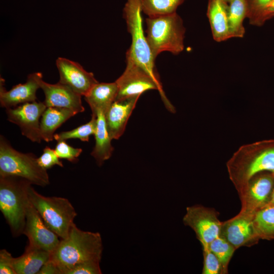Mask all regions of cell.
I'll return each instance as SVG.
<instances>
[{"label": "cell", "instance_id": "28", "mask_svg": "<svg viewBox=\"0 0 274 274\" xmlns=\"http://www.w3.org/2000/svg\"><path fill=\"white\" fill-rule=\"evenodd\" d=\"M209 246L220 261L223 273H227L228 265L236 250L235 248L220 235L211 242Z\"/></svg>", "mask_w": 274, "mask_h": 274}, {"label": "cell", "instance_id": "18", "mask_svg": "<svg viewBox=\"0 0 274 274\" xmlns=\"http://www.w3.org/2000/svg\"><path fill=\"white\" fill-rule=\"evenodd\" d=\"M228 4L224 0H208L207 16L213 39L217 42L230 38L228 25Z\"/></svg>", "mask_w": 274, "mask_h": 274}, {"label": "cell", "instance_id": "10", "mask_svg": "<svg viewBox=\"0 0 274 274\" xmlns=\"http://www.w3.org/2000/svg\"><path fill=\"white\" fill-rule=\"evenodd\" d=\"M46 108L44 102L35 101L6 109V113L8 120L18 126L22 135L40 143V120Z\"/></svg>", "mask_w": 274, "mask_h": 274}, {"label": "cell", "instance_id": "19", "mask_svg": "<svg viewBox=\"0 0 274 274\" xmlns=\"http://www.w3.org/2000/svg\"><path fill=\"white\" fill-rule=\"evenodd\" d=\"M118 94L116 83H99L95 84L84 96L90 107L92 114L96 116L98 111L104 113L116 100Z\"/></svg>", "mask_w": 274, "mask_h": 274}, {"label": "cell", "instance_id": "22", "mask_svg": "<svg viewBox=\"0 0 274 274\" xmlns=\"http://www.w3.org/2000/svg\"><path fill=\"white\" fill-rule=\"evenodd\" d=\"M51 254L45 250L26 247L21 256L14 258L13 268L16 274H38L50 259Z\"/></svg>", "mask_w": 274, "mask_h": 274}, {"label": "cell", "instance_id": "3", "mask_svg": "<svg viewBox=\"0 0 274 274\" xmlns=\"http://www.w3.org/2000/svg\"><path fill=\"white\" fill-rule=\"evenodd\" d=\"M146 38L155 59L167 51L178 55L184 49L186 28L177 12L146 19Z\"/></svg>", "mask_w": 274, "mask_h": 274}, {"label": "cell", "instance_id": "21", "mask_svg": "<svg viewBox=\"0 0 274 274\" xmlns=\"http://www.w3.org/2000/svg\"><path fill=\"white\" fill-rule=\"evenodd\" d=\"M97 124L95 133V146L91 153L98 166L112 156L114 148L111 144V138L108 131L105 113L101 111L96 114Z\"/></svg>", "mask_w": 274, "mask_h": 274}, {"label": "cell", "instance_id": "25", "mask_svg": "<svg viewBox=\"0 0 274 274\" xmlns=\"http://www.w3.org/2000/svg\"><path fill=\"white\" fill-rule=\"evenodd\" d=\"M143 13L148 17L164 15L177 12L185 0H139Z\"/></svg>", "mask_w": 274, "mask_h": 274}, {"label": "cell", "instance_id": "11", "mask_svg": "<svg viewBox=\"0 0 274 274\" xmlns=\"http://www.w3.org/2000/svg\"><path fill=\"white\" fill-rule=\"evenodd\" d=\"M260 174L252 178L238 195L242 204L241 214L253 217L270 202L274 187V174Z\"/></svg>", "mask_w": 274, "mask_h": 274}, {"label": "cell", "instance_id": "13", "mask_svg": "<svg viewBox=\"0 0 274 274\" xmlns=\"http://www.w3.org/2000/svg\"><path fill=\"white\" fill-rule=\"evenodd\" d=\"M253 218L239 213L222 222L220 235L235 249L256 244L260 238L254 227Z\"/></svg>", "mask_w": 274, "mask_h": 274}, {"label": "cell", "instance_id": "7", "mask_svg": "<svg viewBox=\"0 0 274 274\" xmlns=\"http://www.w3.org/2000/svg\"><path fill=\"white\" fill-rule=\"evenodd\" d=\"M142 10L139 0H127L123 9V16L127 30L131 37V44L126 57L141 65L155 78L159 77L155 60L143 29Z\"/></svg>", "mask_w": 274, "mask_h": 274}, {"label": "cell", "instance_id": "27", "mask_svg": "<svg viewBox=\"0 0 274 274\" xmlns=\"http://www.w3.org/2000/svg\"><path fill=\"white\" fill-rule=\"evenodd\" d=\"M96 124L97 117L91 115V119L88 122L72 130L56 133L54 135V139L59 141L77 139L82 142H88L89 136L95 133Z\"/></svg>", "mask_w": 274, "mask_h": 274}, {"label": "cell", "instance_id": "33", "mask_svg": "<svg viewBox=\"0 0 274 274\" xmlns=\"http://www.w3.org/2000/svg\"><path fill=\"white\" fill-rule=\"evenodd\" d=\"M14 258L6 249L0 251V273L16 274L13 268Z\"/></svg>", "mask_w": 274, "mask_h": 274}, {"label": "cell", "instance_id": "15", "mask_svg": "<svg viewBox=\"0 0 274 274\" xmlns=\"http://www.w3.org/2000/svg\"><path fill=\"white\" fill-rule=\"evenodd\" d=\"M40 88L45 94L44 101L47 107H60L71 109L77 114L84 111L82 96L68 86L58 82L50 84L43 80V76L39 79Z\"/></svg>", "mask_w": 274, "mask_h": 274}, {"label": "cell", "instance_id": "14", "mask_svg": "<svg viewBox=\"0 0 274 274\" xmlns=\"http://www.w3.org/2000/svg\"><path fill=\"white\" fill-rule=\"evenodd\" d=\"M56 65L59 74V82L84 96L98 82L91 72L86 71L79 63L64 57H58Z\"/></svg>", "mask_w": 274, "mask_h": 274}, {"label": "cell", "instance_id": "2", "mask_svg": "<svg viewBox=\"0 0 274 274\" xmlns=\"http://www.w3.org/2000/svg\"><path fill=\"white\" fill-rule=\"evenodd\" d=\"M102 243L99 232L83 231L74 224L67 236L60 241L50 259L58 267L61 274L72 267L87 261L100 262Z\"/></svg>", "mask_w": 274, "mask_h": 274}, {"label": "cell", "instance_id": "36", "mask_svg": "<svg viewBox=\"0 0 274 274\" xmlns=\"http://www.w3.org/2000/svg\"><path fill=\"white\" fill-rule=\"evenodd\" d=\"M269 203L274 205V187L272 190L271 199Z\"/></svg>", "mask_w": 274, "mask_h": 274}, {"label": "cell", "instance_id": "20", "mask_svg": "<svg viewBox=\"0 0 274 274\" xmlns=\"http://www.w3.org/2000/svg\"><path fill=\"white\" fill-rule=\"evenodd\" d=\"M77 113L69 109L60 107H47L40 120V134L42 140L51 142L54 132L63 123Z\"/></svg>", "mask_w": 274, "mask_h": 274}, {"label": "cell", "instance_id": "23", "mask_svg": "<svg viewBox=\"0 0 274 274\" xmlns=\"http://www.w3.org/2000/svg\"><path fill=\"white\" fill-rule=\"evenodd\" d=\"M247 18L245 0H233L228 3V25L230 38H242L245 33L243 22Z\"/></svg>", "mask_w": 274, "mask_h": 274}, {"label": "cell", "instance_id": "8", "mask_svg": "<svg viewBox=\"0 0 274 274\" xmlns=\"http://www.w3.org/2000/svg\"><path fill=\"white\" fill-rule=\"evenodd\" d=\"M123 74L116 80L118 94L116 100L139 96L152 89L157 90L166 107L174 112L175 109L165 96L159 80L153 77L147 71L128 57Z\"/></svg>", "mask_w": 274, "mask_h": 274}, {"label": "cell", "instance_id": "34", "mask_svg": "<svg viewBox=\"0 0 274 274\" xmlns=\"http://www.w3.org/2000/svg\"><path fill=\"white\" fill-rule=\"evenodd\" d=\"M38 274H61V271L50 259L42 267Z\"/></svg>", "mask_w": 274, "mask_h": 274}, {"label": "cell", "instance_id": "30", "mask_svg": "<svg viewBox=\"0 0 274 274\" xmlns=\"http://www.w3.org/2000/svg\"><path fill=\"white\" fill-rule=\"evenodd\" d=\"M55 151L60 159H64L73 163L79 160L78 157L82 152L81 148H74L65 141H57Z\"/></svg>", "mask_w": 274, "mask_h": 274}, {"label": "cell", "instance_id": "1", "mask_svg": "<svg viewBox=\"0 0 274 274\" xmlns=\"http://www.w3.org/2000/svg\"><path fill=\"white\" fill-rule=\"evenodd\" d=\"M229 177L238 195L250 180L264 171L274 174V141L244 145L226 163Z\"/></svg>", "mask_w": 274, "mask_h": 274}, {"label": "cell", "instance_id": "12", "mask_svg": "<svg viewBox=\"0 0 274 274\" xmlns=\"http://www.w3.org/2000/svg\"><path fill=\"white\" fill-rule=\"evenodd\" d=\"M23 234L28 239L27 248L41 249L51 253L60 241L59 237L46 226L30 201L26 210Z\"/></svg>", "mask_w": 274, "mask_h": 274}, {"label": "cell", "instance_id": "17", "mask_svg": "<svg viewBox=\"0 0 274 274\" xmlns=\"http://www.w3.org/2000/svg\"><path fill=\"white\" fill-rule=\"evenodd\" d=\"M139 97L115 100L105 113L107 128L112 140L118 139L123 134Z\"/></svg>", "mask_w": 274, "mask_h": 274}, {"label": "cell", "instance_id": "37", "mask_svg": "<svg viewBox=\"0 0 274 274\" xmlns=\"http://www.w3.org/2000/svg\"><path fill=\"white\" fill-rule=\"evenodd\" d=\"M225 2H226L227 3H229L230 2L233 1V0H224Z\"/></svg>", "mask_w": 274, "mask_h": 274}, {"label": "cell", "instance_id": "16", "mask_svg": "<svg viewBox=\"0 0 274 274\" xmlns=\"http://www.w3.org/2000/svg\"><path fill=\"white\" fill-rule=\"evenodd\" d=\"M43 76L40 72L29 74L26 81L14 86L10 90L4 86V79L0 81V104L5 109L12 108L19 105L36 101V92L40 88L39 79Z\"/></svg>", "mask_w": 274, "mask_h": 274}, {"label": "cell", "instance_id": "4", "mask_svg": "<svg viewBox=\"0 0 274 274\" xmlns=\"http://www.w3.org/2000/svg\"><path fill=\"white\" fill-rule=\"evenodd\" d=\"M31 185L20 177H0V210L14 236L23 234Z\"/></svg>", "mask_w": 274, "mask_h": 274}, {"label": "cell", "instance_id": "26", "mask_svg": "<svg viewBox=\"0 0 274 274\" xmlns=\"http://www.w3.org/2000/svg\"><path fill=\"white\" fill-rule=\"evenodd\" d=\"M247 18L250 24L260 26L268 19L274 16L268 9L272 0H245Z\"/></svg>", "mask_w": 274, "mask_h": 274}, {"label": "cell", "instance_id": "5", "mask_svg": "<svg viewBox=\"0 0 274 274\" xmlns=\"http://www.w3.org/2000/svg\"><path fill=\"white\" fill-rule=\"evenodd\" d=\"M32 153L20 152L12 147L3 135L0 137V177L15 176L24 179L32 185L45 187L49 184L47 170Z\"/></svg>", "mask_w": 274, "mask_h": 274}, {"label": "cell", "instance_id": "24", "mask_svg": "<svg viewBox=\"0 0 274 274\" xmlns=\"http://www.w3.org/2000/svg\"><path fill=\"white\" fill-rule=\"evenodd\" d=\"M253 221L259 238L274 239V205L268 203L261 209Z\"/></svg>", "mask_w": 274, "mask_h": 274}, {"label": "cell", "instance_id": "9", "mask_svg": "<svg viewBox=\"0 0 274 274\" xmlns=\"http://www.w3.org/2000/svg\"><path fill=\"white\" fill-rule=\"evenodd\" d=\"M218 217L215 210L195 205L186 208L183 222L195 232L201 245H209L220 234L222 222Z\"/></svg>", "mask_w": 274, "mask_h": 274}, {"label": "cell", "instance_id": "29", "mask_svg": "<svg viewBox=\"0 0 274 274\" xmlns=\"http://www.w3.org/2000/svg\"><path fill=\"white\" fill-rule=\"evenodd\" d=\"M203 255L202 274L223 273L221 263L209 245H201Z\"/></svg>", "mask_w": 274, "mask_h": 274}, {"label": "cell", "instance_id": "32", "mask_svg": "<svg viewBox=\"0 0 274 274\" xmlns=\"http://www.w3.org/2000/svg\"><path fill=\"white\" fill-rule=\"evenodd\" d=\"M99 261H87L79 264L70 269L66 274H101Z\"/></svg>", "mask_w": 274, "mask_h": 274}, {"label": "cell", "instance_id": "6", "mask_svg": "<svg viewBox=\"0 0 274 274\" xmlns=\"http://www.w3.org/2000/svg\"><path fill=\"white\" fill-rule=\"evenodd\" d=\"M31 185L28 189L30 203L51 230L60 239L66 238L77 215L74 207L67 198L45 196L36 191Z\"/></svg>", "mask_w": 274, "mask_h": 274}, {"label": "cell", "instance_id": "35", "mask_svg": "<svg viewBox=\"0 0 274 274\" xmlns=\"http://www.w3.org/2000/svg\"><path fill=\"white\" fill-rule=\"evenodd\" d=\"M268 10L274 15V0H272L268 6Z\"/></svg>", "mask_w": 274, "mask_h": 274}, {"label": "cell", "instance_id": "31", "mask_svg": "<svg viewBox=\"0 0 274 274\" xmlns=\"http://www.w3.org/2000/svg\"><path fill=\"white\" fill-rule=\"evenodd\" d=\"M59 159L55 150L46 146L42 155L38 157L37 159L39 165L47 170L55 165L63 167V164Z\"/></svg>", "mask_w": 274, "mask_h": 274}]
</instances>
